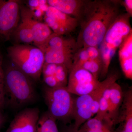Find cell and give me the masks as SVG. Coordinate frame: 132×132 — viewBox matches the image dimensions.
<instances>
[{
	"label": "cell",
	"mask_w": 132,
	"mask_h": 132,
	"mask_svg": "<svg viewBox=\"0 0 132 132\" xmlns=\"http://www.w3.org/2000/svg\"><path fill=\"white\" fill-rule=\"evenodd\" d=\"M43 93L48 112L56 120L67 123L72 118L73 98L67 87L51 88L46 86Z\"/></svg>",
	"instance_id": "8992f818"
},
{
	"label": "cell",
	"mask_w": 132,
	"mask_h": 132,
	"mask_svg": "<svg viewBox=\"0 0 132 132\" xmlns=\"http://www.w3.org/2000/svg\"><path fill=\"white\" fill-rule=\"evenodd\" d=\"M8 55L15 66L32 80L38 81L45 63L44 52L36 46L17 44L10 47Z\"/></svg>",
	"instance_id": "277c9868"
},
{
	"label": "cell",
	"mask_w": 132,
	"mask_h": 132,
	"mask_svg": "<svg viewBox=\"0 0 132 132\" xmlns=\"http://www.w3.org/2000/svg\"><path fill=\"white\" fill-rule=\"evenodd\" d=\"M121 5L125 8L128 14L131 17L132 16V0H124L120 1Z\"/></svg>",
	"instance_id": "d4e9b609"
},
{
	"label": "cell",
	"mask_w": 132,
	"mask_h": 132,
	"mask_svg": "<svg viewBox=\"0 0 132 132\" xmlns=\"http://www.w3.org/2000/svg\"><path fill=\"white\" fill-rule=\"evenodd\" d=\"M69 71L65 66L61 64L45 63L42 68L43 78L48 82L67 87Z\"/></svg>",
	"instance_id": "5bb4252c"
},
{
	"label": "cell",
	"mask_w": 132,
	"mask_h": 132,
	"mask_svg": "<svg viewBox=\"0 0 132 132\" xmlns=\"http://www.w3.org/2000/svg\"><path fill=\"white\" fill-rule=\"evenodd\" d=\"M28 8L31 10L35 19L40 21L43 18L48 7L47 1H28Z\"/></svg>",
	"instance_id": "7402d4cb"
},
{
	"label": "cell",
	"mask_w": 132,
	"mask_h": 132,
	"mask_svg": "<svg viewBox=\"0 0 132 132\" xmlns=\"http://www.w3.org/2000/svg\"><path fill=\"white\" fill-rule=\"evenodd\" d=\"M20 5L15 0L0 1V34L9 39L19 24Z\"/></svg>",
	"instance_id": "9c48e42d"
},
{
	"label": "cell",
	"mask_w": 132,
	"mask_h": 132,
	"mask_svg": "<svg viewBox=\"0 0 132 132\" xmlns=\"http://www.w3.org/2000/svg\"><path fill=\"white\" fill-rule=\"evenodd\" d=\"M131 18L127 13L119 15L109 27L98 47L102 62L100 75L102 78L106 77L111 61L117 50L132 32Z\"/></svg>",
	"instance_id": "3957f363"
},
{
	"label": "cell",
	"mask_w": 132,
	"mask_h": 132,
	"mask_svg": "<svg viewBox=\"0 0 132 132\" xmlns=\"http://www.w3.org/2000/svg\"><path fill=\"white\" fill-rule=\"evenodd\" d=\"M100 81L84 69L73 66L69 73L67 88L71 94L81 96L93 92Z\"/></svg>",
	"instance_id": "52a82bcc"
},
{
	"label": "cell",
	"mask_w": 132,
	"mask_h": 132,
	"mask_svg": "<svg viewBox=\"0 0 132 132\" xmlns=\"http://www.w3.org/2000/svg\"><path fill=\"white\" fill-rule=\"evenodd\" d=\"M123 92L120 85L115 82L111 85L109 99L108 118L113 126L116 125L123 102Z\"/></svg>",
	"instance_id": "e0dca14e"
},
{
	"label": "cell",
	"mask_w": 132,
	"mask_h": 132,
	"mask_svg": "<svg viewBox=\"0 0 132 132\" xmlns=\"http://www.w3.org/2000/svg\"><path fill=\"white\" fill-rule=\"evenodd\" d=\"M79 131L80 132H113V127H108L104 129L95 130V131Z\"/></svg>",
	"instance_id": "484cf974"
},
{
	"label": "cell",
	"mask_w": 132,
	"mask_h": 132,
	"mask_svg": "<svg viewBox=\"0 0 132 132\" xmlns=\"http://www.w3.org/2000/svg\"><path fill=\"white\" fill-rule=\"evenodd\" d=\"M93 98L90 94L73 98L72 118L75 120L73 127L76 130L92 117Z\"/></svg>",
	"instance_id": "4fadbf2b"
},
{
	"label": "cell",
	"mask_w": 132,
	"mask_h": 132,
	"mask_svg": "<svg viewBox=\"0 0 132 132\" xmlns=\"http://www.w3.org/2000/svg\"><path fill=\"white\" fill-rule=\"evenodd\" d=\"M119 57L121 69L125 77L132 79V32L119 48Z\"/></svg>",
	"instance_id": "2e32d148"
},
{
	"label": "cell",
	"mask_w": 132,
	"mask_h": 132,
	"mask_svg": "<svg viewBox=\"0 0 132 132\" xmlns=\"http://www.w3.org/2000/svg\"><path fill=\"white\" fill-rule=\"evenodd\" d=\"M107 88L103 93L99 103L98 110L95 118L101 121L104 120L108 117L109 99L110 96V87Z\"/></svg>",
	"instance_id": "603a6c76"
},
{
	"label": "cell",
	"mask_w": 132,
	"mask_h": 132,
	"mask_svg": "<svg viewBox=\"0 0 132 132\" xmlns=\"http://www.w3.org/2000/svg\"><path fill=\"white\" fill-rule=\"evenodd\" d=\"M5 106V97L3 91V77L0 76V113H2Z\"/></svg>",
	"instance_id": "cb8c5ba5"
},
{
	"label": "cell",
	"mask_w": 132,
	"mask_h": 132,
	"mask_svg": "<svg viewBox=\"0 0 132 132\" xmlns=\"http://www.w3.org/2000/svg\"><path fill=\"white\" fill-rule=\"evenodd\" d=\"M41 49L44 52L45 63L64 65L69 72L78 50L75 39L54 33Z\"/></svg>",
	"instance_id": "5b68a950"
},
{
	"label": "cell",
	"mask_w": 132,
	"mask_h": 132,
	"mask_svg": "<svg viewBox=\"0 0 132 132\" xmlns=\"http://www.w3.org/2000/svg\"><path fill=\"white\" fill-rule=\"evenodd\" d=\"M39 114L36 108L21 111L15 116L6 132H36Z\"/></svg>",
	"instance_id": "7c38bea8"
},
{
	"label": "cell",
	"mask_w": 132,
	"mask_h": 132,
	"mask_svg": "<svg viewBox=\"0 0 132 132\" xmlns=\"http://www.w3.org/2000/svg\"><path fill=\"white\" fill-rule=\"evenodd\" d=\"M121 5L119 0H86L79 20L78 50L85 47H98L109 27L121 13Z\"/></svg>",
	"instance_id": "6da1fadb"
},
{
	"label": "cell",
	"mask_w": 132,
	"mask_h": 132,
	"mask_svg": "<svg viewBox=\"0 0 132 132\" xmlns=\"http://www.w3.org/2000/svg\"><path fill=\"white\" fill-rule=\"evenodd\" d=\"M119 78V75L117 73L109 74L104 81H100V85L97 89L92 92L93 97V102L92 107V116L96 114L98 112L100 101L105 90L114 82H116Z\"/></svg>",
	"instance_id": "ac0fdd59"
},
{
	"label": "cell",
	"mask_w": 132,
	"mask_h": 132,
	"mask_svg": "<svg viewBox=\"0 0 132 132\" xmlns=\"http://www.w3.org/2000/svg\"><path fill=\"white\" fill-rule=\"evenodd\" d=\"M3 75L5 105L19 108L35 100L37 95L32 79L17 67H8Z\"/></svg>",
	"instance_id": "7a4b0ae2"
},
{
	"label": "cell",
	"mask_w": 132,
	"mask_h": 132,
	"mask_svg": "<svg viewBox=\"0 0 132 132\" xmlns=\"http://www.w3.org/2000/svg\"><path fill=\"white\" fill-rule=\"evenodd\" d=\"M43 19L53 32L59 35H69L79 25L77 19L50 6Z\"/></svg>",
	"instance_id": "ba28073f"
},
{
	"label": "cell",
	"mask_w": 132,
	"mask_h": 132,
	"mask_svg": "<svg viewBox=\"0 0 132 132\" xmlns=\"http://www.w3.org/2000/svg\"><path fill=\"white\" fill-rule=\"evenodd\" d=\"M3 72L2 66V61L1 60V58L0 57V76H3Z\"/></svg>",
	"instance_id": "f1b7e54d"
},
{
	"label": "cell",
	"mask_w": 132,
	"mask_h": 132,
	"mask_svg": "<svg viewBox=\"0 0 132 132\" xmlns=\"http://www.w3.org/2000/svg\"><path fill=\"white\" fill-rule=\"evenodd\" d=\"M56 121L48 111L44 113L39 118L36 132H59Z\"/></svg>",
	"instance_id": "ffe728a7"
},
{
	"label": "cell",
	"mask_w": 132,
	"mask_h": 132,
	"mask_svg": "<svg viewBox=\"0 0 132 132\" xmlns=\"http://www.w3.org/2000/svg\"><path fill=\"white\" fill-rule=\"evenodd\" d=\"M13 34L15 39L23 43L22 44L30 45L33 43L32 35L31 29L28 24L22 19Z\"/></svg>",
	"instance_id": "d6986e66"
},
{
	"label": "cell",
	"mask_w": 132,
	"mask_h": 132,
	"mask_svg": "<svg viewBox=\"0 0 132 132\" xmlns=\"http://www.w3.org/2000/svg\"><path fill=\"white\" fill-rule=\"evenodd\" d=\"M113 123L112 121L107 118L103 121L99 120L95 118H90L79 128V131H95L108 127H113Z\"/></svg>",
	"instance_id": "44dd1931"
},
{
	"label": "cell",
	"mask_w": 132,
	"mask_h": 132,
	"mask_svg": "<svg viewBox=\"0 0 132 132\" xmlns=\"http://www.w3.org/2000/svg\"><path fill=\"white\" fill-rule=\"evenodd\" d=\"M73 66L84 69L98 79L102 68L98 48L85 47L78 49L74 57Z\"/></svg>",
	"instance_id": "30bf717a"
},
{
	"label": "cell",
	"mask_w": 132,
	"mask_h": 132,
	"mask_svg": "<svg viewBox=\"0 0 132 132\" xmlns=\"http://www.w3.org/2000/svg\"><path fill=\"white\" fill-rule=\"evenodd\" d=\"M6 121V119L3 113H0V128L4 125Z\"/></svg>",
	"instance_id": "4316f807"
},
{
	"label": "cell",
	"mask_w": 132,
	"mask_h": 132,
	"mask_svg": "<svg viewBox=\"0 0 132 132\" xmlns=\"http://www.w3.org/2000/svg\"><path fill=\"white\" fill-rule=\"evenodd\" d=\"M86 0H48V4L59 11L80 19L85 7Z\"/></svg>",
	"instance_id": "9a60e30c"
},
{
	"label": "cell",
	"mask_w": 132,
	"mask_h": 132,
	"mask_svg": "<svg viewBox=\"0 0 132 132\" xmlns=\"http://www.w3.org/2000/svg\"><path fill=\"white\" fill-rule=\"evenodd\" d=\"M20 18L31 29L33 44L41 49L53 33V31L45 22L35 19L28 7L20 6Z\"/></svg>",
	"instance_id": "8fae6325"
},
{
	"label": "cell",
	"mask_w": 132,
	"mask_h": 132,
	"mask_svg": "<svg viewBox=\"0 0 132 132\" xmlns=\"http://www.w3.org/2000/svg\"><path fill=\"white\" fill-rule=\"evenodd\" d=\"M63 132H80L78 130H76L73 127V126L67 128Z\"/></svg>",
	"instance_id": "83f0119b"
}]
</instances>
